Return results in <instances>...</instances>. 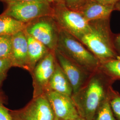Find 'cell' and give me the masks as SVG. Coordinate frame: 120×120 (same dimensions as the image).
Instances as JSON below:
<instances>
[{"label": "cell", "mask_w": 120, "mask_h": 120, "mask_svg": "<svg viewBox=\"0 0 120 120\" xmlns=\"http://www.w3.org/2000/svg\"><path fill=\"white\" fill-rule=\"evenodd\" d=\"M114 81L99 69L91 75L72 99L80 117L94 120L99 106L110 97Z\"/></svg>", "instance_id": "1"}, {"label": "cell", "mask_w": 120, "mask_h": 120, "mask_svg": "<svg viewBox=\"0 0 120 120\" xmlns=\"http://www.w3.org/2000/svg\"><path fill=\"white\" fill-rule=\"evenodd\" d=\"M90 29L79 40L96 56L101 63L119 57L110 32L109 19L89 22Z\"/></svg>", "instance_id": "2"}, {"label": "cell", "mask_w": 120, "mask_h": 120, "mask_svg": "<svg viewBox=\"0 0 120 120\" xmlns=\"http://www.w3.org/2000/svg\"><path fill=\"white\" fill-rule=\"evenodd\" d=\"M56 49L91 73L98 70L101 62L78 39L60 29Z\"/></svg>", "instance_id": "3"}, {"label": "cell", "mask_w": 120, "mask_h": 120, "mask_svg": "<svg viewBox=\"0 0 120 120\" xmlns=\"http://www.w3.org/2000/svg\"><path fill=\"white\" fill-rule=\"evenodd\" d=\"M6 4L2 14L26 24L39 17L52 15V5L45 0L24 1Z\"/></svg>", "instance_id": "4"}, {"label": "cell", "mask_w": 120, "mask_h": 120, "mask_svg": "<svg viewBox=\"0 0 120 120\" xmlns=\"http://www.w3.org/2000/svg\"><path fill=\"white\" fill-rule=\"evenodd\" d=\"M52 17L60 29L79 39L90 29V23L77 11L62 2L52 5Z\"/></svg>", "instance_id": "5"}, {"label": "cell", "mask_w": 120, "mask_h": 120, "mask_svg": "<svg viewBox=\"0 0 120 120\" xmlns=\"http://www.w3.org/2000/svg\"><path fill=\"white\" fill-rule=\"evenodd\" d=\"M60 29L51 16L39 17L26 23L25 32L51 51L56 48Z\"/></svg>", "instance_id": "6"}, {"label": "cell", "mask_w": 120, "mask_h": 120, "mask_svg": "<svg viewBox=\"0 0 120 120\" xmlns=\"http://www.w3.org/2000/svg\"><path fill=\"white\" fill-rule=\"evenodd\" d=\"M9 112L13 120H56L45 94L33 97L25 107Z\"/></svg>", "instance_id": "7"}, {"label": "cell", "mask_w": 120, "mask_h": 120, "mask_svg": "<svg viewBox=\"0 0 120 120\" xmlns=\"http://www.w3.org/2000/svg\"><path fill=\"white\" fill-rule=\"evenodd\" d=\"M56 63L54 51H50L36 64L31 72L34 88L33 97L44 94L54 72Z\"/></svg>", "instance_id": "8"}, {"label": "cell", "mask_w": 120, "mask_h": 120, "mask_svg": "<svg viewBox=\"0 0 120 120\" xmlns=\"http://www.w3.org/2000/svg\"><path fill=\"white\" fill-rule=\"evenodd\" d=\"M56 60L69 79L73 89L77 93L89 79L92 73L69 60L57 49L54 50Z\"/></svg>", "instance_id": "9"}, {"label": "cell", "mask_w": 120, "mask_h": 120, "mask_svg": "<svg viewBox=\"0 0 120 120\" xmlns=\"http://www.w3.org/2000/svg\"><path fill=\"white\" fill-rule=\"evenodd\" d=\"M56 120H76L80 117L72 98L52 91L45 93Z\"/></svg>", "instance_id": "10"}, {"label": "cell", "mask_w": 120, "mask_h": 120, "mask_svg": "<svg viewBox=\"0 0 120 120\" xmlns=\"http://www.w3.org/2000/svg\"><path fill=\"white\" fill-rule=\"evenodd\" d=\"M10 59L12 67H17L30 72L28 41L25 30L12 36V49Z\"/></svg>", "instance_id": "11"}, {"label": "cell", "mask_w": 120, "mask_h": 120, "mask_svg": "<svg viewBox=\"0 0 120 120\" xmlns=\"http://www.w3.org/2000/svg\"><path fill=\"white\" fill-rule=\"evenodd\" d=\"M114 5H106L95 0H88L77 11L88 22L109 19Z\"/></svg>", "instance_id": "12"}, {"label": "cell", "mask_w": 120, "mask_h": 120, "mask_svg": "<svg viewBox=\"0 0 120 120\" xmlns=\"http://www.w3.org/2000/svg\"><path fill=\"white\" fill-rule=\"evenodd\" d=\"M48 91H54L71 98L73 94L71 84L57 61L54 72L45 93Z\"/></svg>", "instance_id": "13"}, {"label": "cell", "mask_w": 120, "mask_h": 120, "mask_svg": "<svg viewBox=\"0 0 120 120\" xmlns=\"http://www.w3.org/2000/svg\"><path fill=\"white\" fill-rule=\"evenodd\" d=\"M26 34L28 41L30 72L31 73L39 61L51 50L38 40L28 34L26 32Z\"/></svg>", "instance_id": "14"}, {"label": "cell", "mask_w": 120, "mask_h": 120, "mask_svg": "<svg viewBox=\"0 0 120 120\" xmlns=\"http://www.w3.org/2000/svg\"><path fill=\"white\" fill-rule=\"evenodd\" d=\"M26 27V23L2 13L0 15V36H12L25 30Z\"/></svg>", "instance_id": "15"}, {"label": "cell", "mask_w": 120, "mask_h": 120, "mask_svg": "<svg viewBox=\"0 0 120 120\" xmlns=\"http://www.w3.org/2000/svg\"><path fill=\"white\" fill-rule=\"evenodd\" d=\"M99 69L114 82L120 80V57L101 62Z\"/></svg>", "instance_id": "16"}, {"label": "cell", "mask_w": 120, "mask_h": 120, "mask_svg": "<svg viewBox=\"0 0 120 120\" xmlns=\"http://www.w3.org/2000/svg\"><path fill=\"white\" fill-rule=\"evenodd\" d=\"M110 99V97L105 101L99 106L94 120H116L112 109Z\"/></svg>", "instance_id": "17"}, {"label": "cell", "mask_w": 120, "mask_h": 120, "mask_svg": "<svg viewBox=\"0 0 120 120\" xmlns=\"http://www.w3.org/2000/svg\"><path fill=\"white\" fill-rule=\"evenodd\" d=\"M12 49V36H0V58L10 59Z\"/></svg>", "instance_id": "18"}, {"label": "cell", "mask_w": 120, "mask_h": 120, "mask_svg": "<svg viewBox=\"0 0 120 120\" xmlns=\"http://www.w3.org/2000/svg\"><path fill=\"white\" fill-rule=\"evenodd\" d=\"M110 103L116 120H120V94L115 90L112 92Z\"/></svg>", "instance_id": "19"}, {"label": "cell", "mask_w": 120, "mask_h": 120, "mask_svg": "<svg viewBox=\"0 0 120 120\" xmlns=\"http://www.w3.org/2000/svg\"><path fill=\"white\" fill-rule=\"evenodd\" d=\"M12 67V63L10 59L0 58V87L7 77L9 69Z\"/></svg>", "instance_id": "20"}, {"label": "cell", "mask_w": 120, "mask_h": 120, "mask_svg": "<svg viewBox=\"0 0 120 120\" xmlns=\"http://www.w3.org/2000/svg\"><path fill=\"white\" fill-rule=\"evenodd\" d=\"M88 0H62L63 3L69 9L78 11Z\"/></svg>", "instance_id": "21"}, {"label": "cell", "mask_w": 120, "mask_h": 120, "mask_svg": "<svg viewBox=\"0 0 120 120\" xmlns=\"http://www.w3.org/2000/svg\"><path fill=\"white\" fill-rule=\"evenodd\" d=\"M0 120H13L9 110L5 106L3 98L0 95Z\"/></svg>", "instance_id": "22"}, {"label": "cell", "mask_w": 120, "mask_h": 120, "mask_svg": "<svg viewBox=\"0 0 120 120\" xmlns=\"http://www.w3.org/2000/svg\"><path fill=\"white\" fill-rule=\"evenodd\" d=\"M113 42L116 52L120 57V34L114 37Z\"/></svg>", "instance_id": "23"}, {"label": "cell", "mask_w": 120, "mask_h": 120, "mask_svg": "<svg viewBox=\"0 0 120 120\" xmlns=\"http://www.w3.org/2000/svg\"><path fill=\"white\" fill-rule=\"evenodd\" d=\"M97 1L106 5H115L116 3L120 1V0H95Z\"/></svg>", "instance_id": "24"}, {"label": "cell", "mask_w": 120, "mask_h": 120, "mask_svg": "<svg viewBox=\"0 0 120 120\" xmlns=\"http://www.w3.org/2000/svg\"><path fill=\"white\" fill-rule=\"evenodd\" d=\"M30 0H0V2L5 3L6 4H8L12 3L21 2V1H30Z\"/></svg>", "instance_id": "25"}, {"label": "cell", "mask_w": 120, "mask_h": 120, "mask_svg": "<svg viewBox=\"0 0 120 120\" xmlns=\"http://www.w3.org/2000/svg\"><path fill=\"white\" fill-rule=\"evenodd\" d=\"M45 0L52 5L56 4L57 3H60V2L62 3V0Z\"/></svg>", "instance_id": "26"}, {"label": "cell", "mask_w": 120, "mask_h": 120, "mask_svg": "<svg viewBox=\"0 0 120 120\" xmlns=\"http://www.w3.org/2000/svg\"><path fill=\"white\" fill-rule=\"evenodd\" d=\"M114 9L120 12V1L115 4Z\"/></svg>", "instance_id": "27"}, {"label": "cell", "mask_w": 120, "mask_h": 120, "mask_svg": "<svg viewBox=\"0 0 120 120\" xmlns=\"http://www.w3.org/2000/svg\"><path fill=\"white\" fill-rule=\"evenodd\" d=\"M76 120H86L85 119H84V118H82V117H79V118H78L77 119H76Z\"/></svg>", "instance_id": "28"}]
</instances>
